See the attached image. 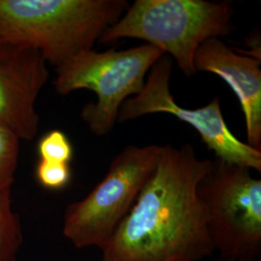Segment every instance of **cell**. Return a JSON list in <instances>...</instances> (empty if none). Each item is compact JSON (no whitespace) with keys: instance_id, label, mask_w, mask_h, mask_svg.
I'll use <instances>...</instances> for the list:
<instances>
[{"instance_id":"cell-5","label":"cell","mask_w":261,"mask_h":261,"mask_svg":"<svg viewBox=\"0 0 261 261\" xmlns=\"http://www.w3.org/2000/svg\"><path fill=\"white\" fill-rule=\"evenodd\" d=\"M163 145H128L105 177L80 201L66 208L63 234L79 248L102 249L136 202L158 165Z\"/></svg>"},{"instance_id":"cell-9","label":"cell","mask_w":261,"mask_h":261,"mask_svg":"<svg viewBox=\"0 0 261 261\" xmlns=\"http://www.w3.org/2000/svg\"><path fill=\"white\" fill-rule=\"evenodd\" d=\"M196 73L207 72L220 76L231 88L242 110L247 144L261 151L260 58L237 54L221 39H210L196 50Z\"/></svg>"},{"instance_id":"cell-13","label":"cell","mask_w":261,"mask_h":261,"mask_svg":"<svg viewBox=\"0 0 261 261\" xmlns=\"http://www.w3.org/2000/svg\"><path fill=\"white\" fill-rule=\"evenodd\" d=\"M36 177L42 186L49 190H60L70 182L71 168L69 164L40 160L36 168Z\"/></svg>"},{"instance_id":"cell-3","label":"cell","mask_w":261,"mask_h":261,"mask_svg":"<svg viewBox=\"0 0 261 261\" xmlns=\"http://www.w3.org/2000/svg\"><path fill=\"white\" fill-rule=\"evenodd\" d=\"M234 14L229 1L136 0L99 42L141 40L174 59L182 74L191 77L197 74L194 58L198 47L230 35Z\"/></svg>"},{"instance_id":"cell-1","label":"cell","mask_w":261,"mask_h":261,"mask_svg":"<svg viewBox=\"0 0 261 261\" xmlns=\"http://www.w3.org/2000/svg\"><path fill=\"white\" fill-rule=\"evenodd\" d=\"M212 161L186 143L163 145L158 165L101 249L103 261H199L214 252L198 186Z\"/></svg>"},{"instance_id":"cell-2","label":"cell","mask_w":261,"mask_h":261,"mask_svg":"<svg viewBox=\"0 0 261 261\" xmlns=\"http://www.w3.org/2000/svg\"><path fill=\"white\" fill-rule=\"evenodd\" d=\"M129 6L127 0H0V39L34 47L57 67L93 49Z\"/></svg>"},{"instance_id":"cell-10","label":"cell","mask_w":261,"mask_h":261,"mask_svg":"<svg viewBox=\"0 0 261 261\" xmlns=\"http://www.w3.org/2000/svg\"><path fill=\"white\" fill-rule=\"evenodd\" d=\"M21 242V227L12 209L10 190H0V261H16Z\"/></svg>"},{"instance_id":"cell-6","label":"cell","mask_w":261,"mask_h":261,"mask_svg":"<svg viewBox=\"0 0 261 261\" xmlns=\"http://www.w3.org/2000/svg\"><path fill=\"white\" fill-rule=\"evenodd\" d=\"M197 192L214 251L223 258L259 256L260 179L249 168L215 159Z\"/></svg>"},{"instance_id":"cell-8","label":"cell","mask_w":261,"mask_h":261,"mask_svg":"<svg viewBox=\"0 0 261 261\" xmlns=\"http://www.w3.org/2000/svg\"><path fill=\"white\" fill-rule=\"evenodd\" d=\"M48 79L47 63L38 49L0 39V125L19 140L37 135L35 105Z\"/></svg>"},{"instance_id":"cell-14","label":"cell","mask_w":261,"mask_h":261,"mask_svg":"<svg viewBox=\"0 0 261 261\" xmlns=\"http://www.w3.org/2000/svg\"><path fill=\"white\" fill-rule=\"evenodd\" d=\"M255 259L253 258H219V259H215L214 261H254Z\"/></svg>"},{"instance_id":"cell-11","label":"cell","mask_w":261,"mask_h":261,"mask_svg":"<svg viewBox=\"0 0 261 261\" xmlns=\"http://www.w3.org/2000/svg\"><path fill=\"white\" fill-rule=\"evenodd\" d=\"M19 139L0 125V190H10L15 180L19 160Z\"/></svg>"},{"instance_id":"cell-7","label":"cell","mask_w":261,"mask_h":261,"mask_svg":"<svg viewBox=\"0 0 261 261\" xmlns=\"http://www.w3.org/2000/svg\"><path fill=\"white\" fill-rule=\"evenodd\" d=\"M173 63L165 55L151 68L140 93L126 100L119 110L117 123L136 120L154 113H168L194 128L216 159L261 171V151L238 140L224 120L221 100L212 101L198 109H187L178 105L170 92Z\"/></svg>"},{"instance_id":"cell-4","label":"cell","mask_w":261,"mask_h":261,"mask_svg":"<svg viewBox=\"0 0 261 261\" xmlns=\"http://www.w3.org/2000/svg\"><path fill=\"white\" fill-rule=\"evenodd\" d=\"M164 56L148 44L122 50H85L56 67L55 89L60 95L93 91L97 101L86 103L81 117L94 135L103 137L113 130L123 103L140 93L151 68Z\"/></svg>"},{"instance_id":"cell-12","label":"cell","mask_w":261,"mask_h":261,"mask_svg":"<svg viewBox=\"0 0 261 261\" xmlns=\"http://www.w3.org/2000/svg\"><path fill=\"white\" fill-rule=\"evenodd\" d=\"M37 150L40 160L51 163L69 164L74 154L71 141L59 130L45 134L39 140Z\"/></svg>"}]
</instances>
